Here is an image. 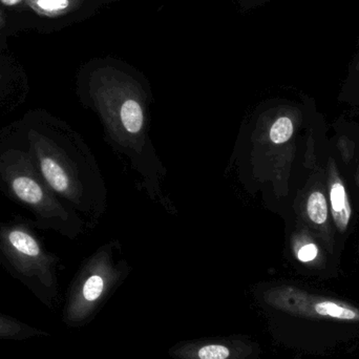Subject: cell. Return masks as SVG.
<instances>
[{
	"label": "cell",
	"instance_id": "cell-9",
	"mask_svg": "<svg viewBox=\"0 0 359 359\" xmlns=\"http://www.w3.org/2000/svg\"><path fill=\"white\" fill-rule=\"evenodd\" d=\"M104 289V280L98 274H93L82 287V295L88 302H95L102 294Z\"/></svg>",
	"mask_w": 359,
	"mask_h": 359
},
{
	"label": "cell",
	"instance_id": "cell-5",
	"mask_svg": "<svg viewBox=\"0 0 359 359\" xmlns=\"http://www.w3.org/2000/svg\"><path fill=\"white\" fill-rule=\"evenodd\" d=\"M330 201L333 219L337 228L341 231H346L351 219L352 210L345 186L341 182H334L331 186Z\"/></svg>",
	"mask_w": 359,
	"mask_h": 359
},
{
	"label": "cell",
	"instance_id": "cell-3",
	"mask_svg": "<svg viewBox=\"0 0 359 359\" xmlns=\"http://www.w3.org/2000/svg\"><path fill=\"white\" fill-rule=\"evenodd\" d=\"M268 302L292 316L310 320L359 323V308L345 302L312 295L295 288L271 291Z\"/></svg>",
	"mask_w": 359,
	"mask_h": 359
},
{
	"label": "cell",
	"instance_id": "cell-8",
	"mask_svg": "<svg viewBox=\"0 0 359 359\" xmlns=\"http://www.w3.org/2000/svg\"><path fill=\"white\" fill-rule=\"evenodd\" d=\"M293 130H294V128H293V123L290 118H280L274 122L271 130H270V140L274 144L286 143L292 137Z\"/></svg>",
	"mask_w": 359,
	"mask_h": 359
},
{
	"label": "cell",
	"instance_id": "cell-6",
	"mask_svg": "<svg viewBox=\"0 0 359 359\" xmlns=\"http://www.w3.org/2000/svg\"><path fill=\"white\" fill-rule=\"evenodd\" d=\"M120 118L126 130L130 134H138L144 124L142 107L134 99L124 101L120 111Z\"/></svg>",
	"mask_w": 359,
	"mask_h": 359
},
{
	"label": "cell",
	"instance_id": "cell-10",
	"mask_svg": "<svg viewBox=\"0 0 359 359\" xmlns=\"http://www.w3.org/2000/svg\"><path fill=\"white\" fill-rule=\"evenodd\" d=\"M229 355V349L222 345L205 346L198 352V358L200 359H227Z\"/></svg>",
	"mask_w": 359,
	"mask_h": 359
},
{
	"label": "cell",
	"instance_id": "cell-11",
	"mask_svg": "<svg viewBox=\"0 0 359 359\" xmlns=\"http://www.w3.org/2000/svg\"><path fill=\"white\" fill-rule=\"evenodd\" d=\"M318 255V250L316 245L307 244L299 249V252H297V257H299V261L304 262V263H309V262L316 259Z\"/></svg>",
	"mask_w": 359,
	"mask_h": 359
},
{
	"label": "cell",
	"instance_id": "cell-4",
	"mask_svg": "<svg viewBox=\"0 0 359 359\" xmlns=\"http://www.w3.org/2000/svg\"><path fill=\"white\" fill-rule=\"evenodd\" d=\"M27 81L11 69L0 67V116L8 115L18 109L27 98Z\"/></svg>",
	"mask_w": 359,
	"mask_h": 359
},
{
	"label": "cell",
	"instance_id": "cell-12",
	"mask_svg": "<svg viewBox=\"0 0 359 359\" xmlns=\"http://www.w3.org/2000/svg\"><path fill=\"white\" fill-rule=\"evenodd\" d=\"M0 1L2 2V4H4V6H17V4H20L22 0H0Z\"/></svg>",
	"mask_w": 359,
	"mask_h": 359
},
{
	"label": "cell",
	"instance_id": "cell-1",
	"mask_svg": "<svg viewBox=\"0 0 359 359\" xmlns=\"http://www.w3.org/2000/svg\"><path fill=\"white\" fill-rule=\"evenodd\" d=\"M0 192L29 211L38 229L73 231V215L44 181L19 119L0 130Z\"/></svg>",
	"mask_w": 359,
	"mask_h": 359
},
{
	"label": "cell",
	"instance_id": "cell-7",
	"mask_svg": "<svg viewBox=\"0 0 359 359\" xmlns=\"http://www.w3.org/2000/svg\"><path fill=\"white\" fill-rule=\"evenodd\" d=\"M307 212L313 223L322 225L328 219V204L326 196L320 191L310 194L307 201Z\"/></svg>",
	"mask_w": 359,
	"mask_h": 359
},
{
	"label": "cell",
	"instance_id": "cell-2",
	"mask_svg": "<svg viewBox=\"0 0 359 359\" xmlns=\"http://www.w3.org/2000/svg\"><path fill=\"white\" fill-rule=\"evenodd\" d=\"M36 229L27 217L0 221V262L25 280L50 287L57 259L48 252Z\"/></svg>",
	"mask_w": 359,
	"mask_h": 359
}]
</instances>
